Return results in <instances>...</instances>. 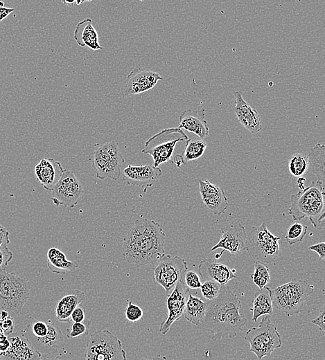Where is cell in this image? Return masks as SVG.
Returning a JSON list of instances; mask_svg holds the SVG:
<instances>
[{"label":"cell","instance_id":"40","mask_svg":"<svg viewBox=\"0 0 325 360\" xmlns=\"http://www.w3.org/2000/svg\"><path fill=\"white\" fill-rule=\"evenodd\" d=\"M1 323V327L5 336H8L12 333L14 330V322L12 318L8 317L3 319H0Z\"/></svg>","mask_w":325,"mask_h":360},{"label":"cell","instance_id":"10","mask_svg":"<svg viewBox=\"0 0 325 360\" xmlns=\"http://www.w3.org/2000/svg\"><path fill=\"white\" fill-rule=\"evenodd\" d=\"M123 163L124 158L115 141L105 143L98 146L94 152L93 167L96 177L101 180L106 178L117 180Z\"/></svg>","mask_w":325,"mask_h":360},{"label":"cell","instance_id":"12","mask_svg":"<svg viewBox=\"0 0 325 360\" xmlns=\"http://www.w3.org/2000/svg\"><path fill=\"white\" fill-rule=\"evenodd\" d=\"M82 192V185L75 174L64 169L60 180L52 190L51 199L57 206L72 208L78 204Z\"/></svg>","mask_w":325,"mask_h":360},{"label":"cell","instance_id":"38","mask_svg":"<svg viewBox=\"0 0 325 360\" xmlns=\"http://www.w3.org/2000/svg\"><path fill=\"white\" fill-rule=\"evenodd\" d=\"M13 258V253L8 246L0 249V271H6L7 266Z\"/></svg>","mask_w":325,"mask_h":360},{"label":"cell","instance_id":"25","mask_svg":"<svg viewBox=\"0 0 325 360\" xmlns=\"http://www.w3.org/2000/svg\"><path fill=\"white\" fill-rule=\"evenodd\" d=\"M73 38L80 46H87L93 51L103 48L99 44L97 31L89 18L78 23L74 30Z\"/></svg>","mask_w":325,"mask_h":360},{"label":"cell","instance_id":"9","mask_svg":"<svg viewBox=\"0 0 325 360\" xmlns=\"http://www.w3.org/2000/svg\"><path fill=\"white\" fill-rule=\"evenodd\" d=\"M85 360H127L121 341L107 329L90 335L85 352Z\"/></svg>","mask_w":325,"mask_h":360},{"label":"cell","instance_id":"49","mask_svg":"<svg viewBox=\"0 0 325 360\" xmlns=\"http://www.w3.org/2000/svg\"><path fill=\"white\" fill-rule=\"evenodd\" d=\"M44 360H64V359H60V357H57L52 358V359H46Z\"/></svg>","mask_w":325,"mask_h":360},{"label":"cell","instance_id":"35","mask_svg":"<svg viewBox=\"0 0 325 360\" xmlns=\"http://www.w3.org/2000/svg\"><path fill=\"white\" fill-rule=\"evenodd\" d=\"M90 325L91 321L89 320L71 323L70 327L67 329V338L73 339L87 335Z\"/></svg>","mask_w":325,"mask_h":360},{"label":"cell","instance_id":"51","mask_svg":"<svg viewBox=\"0 0 325 360\" xmlns=\"http://www.w3.org/2000/svg\"><path fill=\"white\" fill-rule=\"evenodd\" d=\"M0 360H3V359H0Z\"/></svg>","mask_w":325,"mask_h":360},{"label":"cell","instance_id":"42","mask_svg":"<svg viewBox=\"0 0 325 360\" xmlns=\"http://www.w3.org/2000/svg\"><path fill=\"white\" fill-rule=\"evenodd\" d=\"M325 243L324 242L317 243L308 246V249L315 251L319 255V260L322 261L325 258Z\"/></svg>","mask_w":325,"mask_h":360},{"label":"cell","instance_id":"11","mask_svg":"<svg viewBox=\"0 0 325 360\" xmlns=\"http://www.w3.org/2000/svg\"><path fill=\"white\" fill-rule=\"evenodd\" d=\"M186 260L178 255H163L154 269L153 280L160 285L168 296L187 271Z\"/></svg>","mask_w":325,"mask_h":360},{"label":"cell","instance_id":"44","mask_svg":"<svg viewBox=\"0 0 325 360\" xmlns=\"http://www.w3.org/2000/svg\"><path fill=\"white\" fill-rule=\"evenodd\" d=\"M13 11L14 8L5 7L3 2H0V23Z\"/></svg>","mask_w":325,"mask_h":360},{"label":"cell","instance_id":"33","mask_svg":"<svg viewBox=\"0 0 325 360\" xmlns=\"http://www.w3.org/2000/svg\"><path fill=\"white\" fill-rule=\"evenodd\" d=\"M307 229L306 225L296 222L288 228L285 239L290 245L300 242L304 238Z\"/></svg>","mask_w":325,"mask_h":360},{"label":"cell","instance_id":"36","mask_svg":"<svg viewBox=\"0 0 325 360\" xmlns=\"http://www.w3.org/2000/svg\"><path fill=\"white\" fill-rule=\"evenodd\" d=\"M143 315L142 309L137 305L133 304L131 300H128V305L125 309V317L130 322H137Z\"/></svg>","mask_w":325,"mask_h":360},{"label":"cell","instance_id":"6","mask_svg":"<svg viewBox=\"0 0 325 360\" xmlns=\"http://www.w3.org/2000/svg\"><path fill=\"white\" fill-rule=\"evenodd\" d=\"M280 240L281 237L272 234L263 222L258 226H253L247 234L245 249L256 262L268 264L280 254Z\"/></svg>","mask_w":325,"mask_h":360},{"label":"cell","instance_id":"34","mask_svg":"<svg viewBox=\"0 0 325 360\" xmlns=\"http://www.w3.org/2000/svg\"><path fill=\"white\" fill-rule=\"evenodd\" d=\"M221 288V285L210 280L203 281L200 287L203 297L208 301L216 298L220 292Z\"/></svg>","mask_w":325,"mask_h":360},{"label":"cell","instance_id":"1","mask_svg":"<svg viewBox=\"0 0 325 360\" xmlns=\"http://www.w3.org/2000/svg\"><path fill=\"white\" fill-rule=\"evenodd\" d=\"M241 309L237 294L228 286L222 285L218 297L207 301L204 317L197 327L212 333L214 341L234 338L247 323V318L240 312Z\"/></svg>","mask_w":325,"mask_h":360},{"label":"cell","instance_id":"15","mask_svg":"<svg viewBox=\"0 0 325 360\" xmlns=\"http://www.w3.org/2000/svg\"><path fill=\"white\" fill-rule=\"evenodd\" d=\"M163 78L157 72L137 68L132 70L121 85L122 96L136 95L152 89Z\"/></svg>","mask_w":325,"mask_h":360},{"label":"cell","instance_id":"37","mask_svg":"<svg viewBox=\"0 0 325 360\" xmlns=\"http://www.w3.org/2000/svg\"><path fill=\"white\" fill-rule=\"evenodd\" d=\"M183 280L185 285L188 289H199L202 285V280L200 276L194 270L186 271Z\"/></svg>","mask_w":325,"mask_h":360},{"label":"cell","instance_id":"8","mask_svg":"<svg viewBox=\"0 0 325 360\" xmlns=\"http://www.w3.org/2000/svg\"><path fill=\"white\" fill-rule=\"evenodd\" d=\"M188 136L178 127L166 128L148 138L141 152L153 159V166L171 162L175 147L178 142L186 141Z\"/></svg>","mask_w":325,"mask_h":360},{"label":"cell","instance_id":"16","mask_svg":"<svg viewBox=\"0 0 325 360\" xmlns=\"http://www.w3.org/2000/svg\"><path fill=\"white\" fill-rule=\"evenodd\" d=\"M10 347L8 350L0 354L3 360H42V354L37 351L23 332H12L7 336Z\"/></svg>","mask_w":325,"mask_h":360},{"label":"cell","instance_id":"39","mask_svg":"<svg viewBox=\"0 0 325 360\" xmlns=\"http://www.w3.org/2000/svg\"><path fill=\"white\" fill-rule=\"evenodd\" d=\"M71 323L82 322L85 320V309L84 307L80 304L72 312L70 317Z\"/></svg>","mask_w":325,"mask_h":360},{"label":"cell","instance_id":"18","mask_svg":"<svg viewBox=\"0 0 325 360\" xmlns=\"http://www.w3.org/2000/svg\"><path fill=\"white\" fill-rule=\"evenodd\" d=\"M197 271L201 280H213L222 286L226 285L236 277L235 269H231L227 265L213 258L201 260Z\"/></svg>","mask_w":325,"mask_h":360},{"label":"cell","instance_id":"19","mask_svg":"<svg viewBox=\"0 0 325 360\" xmlns=\"http://www.w3.org/2000/svg\"><path fill=\"white\" fill-rule=\"evenodd\" d=\"M162 174L159 168L151 165L135 166L129 165L123 171V179L129 185L141 186L146 192Z\"/></svg>","mask_w":325,"mask_h":360},{"label":"cell","instance_id":"28","mask_svg":"<svg viewBox=\"0 0 325 360\" xmlns=\"http://www.w3.org/2000/svg\"><path fill=\"white\" fill-rule=\"evenodd\" d=\"M207 306V302L189 292L183 316L189 323L198 326L204 317Z\"/></svg>","mask_w":325,"mask_h":360},{"label":"cell","instance_id":"32","mask_svg":"<svg viewBox=\"0 0 325 360\" xmlns=\"http://www.w3.org/2000/svg\"><path fill=\"white\" fill-rule=\"evenodd\" d=\"M253 282L259 288L263 289L270 281V275L266 264L255 262L254 271L250 274Z\"/></svg>","mask_w":325,"mask_h":360},{"label":"cell","instance_id":"17","mask_svg":"<svg viewBox=\"0 0 325 360\" xmlns=\"http://www.w3.org/2000/svg\"><path fill=\"white\" fill-rule=\"evenodd\" d=\"M199 190L205 208L212 213L220 215L228 208V200L223 189L208 180H198Z\"/></svg>","mask_w":325,"mask_h":360},{"label":"cell","instance_id":"29","mask_svg":"<svg viewBox=\"0 0 325 360\" xmlns=\"http://www.w3.org/2000/svg\"><path fill=\"white\" fill-rule=\"evenodd\" d=\"M308 156V168L317 177V181L324 184L325 170V147L321 143H317L312 147Z\"/></svg>","mask_w":325,"mask_h":360},{"label":"cell","instance_id":"41","mask_svg":"<svg viewBox=\"0 0 325 360\" xmlns=\"http://www.w3.org/2000/svg\"><path fill=\"white\" fill-rule=\"evenodd\" d=\"M324 316V305H322L319 309V312L317 317L310 321L312 323L316 325L318 328L323 332L325 330Z\"/></svg>","mask_w":325,"mask_h":360},{"label":"cell","instance_id":"31","mask_svg":"<svg viewBox=\"0 0 325 360\" xmlns=\"http://www.w3.org/2000/svg\"><path fill=\"white\" fill-rule=\"evenodd\" d=\"M308 168L307 155L302 153H295L288 159L290 173L295 177H302Z\"/></svg>","mask_w":325,"mask_h":360},{"label":"cell","instance_id":"2","mask_svg":"<svg viewBox=\"0 0 325 360\" xmlns=\"http://www.w3.org/2000/svg\"><path fill=\"white\" fill-rule=\"evenodd\" d=\"M166 234L154 220L137 219L123 240V255L137 267L156 263L165 255Z\"/></svg>","mask_w":325,"mask_h":360},{"label":"cell","instance_id":"27","mask_svg":"<svg viewBox=\"0 0 325 360\" xmlns=\"http://www.w3.org/2000/svg\"><path fill=\"white\" fill-rule=\"evenodd\" d=\"M46 258L48 268L51 272L57 274H64L67 271H73L78 267L76 262L69 260L65 254L55 247L49 249Z\"/></svg>","mask_w":325,"mask_h":360},{"label":"cell","instance_id":"30","mask_svg":"<svg viewBox=\"0 0 325 360\" xmlns=\"http://www.w3.org/2000/svg\"><path fill=\"white\" fill-rule=\"evenodd\" d=\"M207 146V143L202 139L190 138L186 141L185 148L182 156L186 163L202 156Z\"/></svg>","mask_w":325,"mask_h":360},{"label":"cell","instance_id":"45","mask_svg":"<svg viewBox=\"0 0 325 360\" xmlns=\"http://www.w3.org/2000/svg\"><path fill=\"white\" fill-rule=\"evenodd\" d=\"M10 347V342L5 335L0 336V354L6 352Z\"/></svg>","mask_w":325,"mask_h":360},{"label":"cell","instance_id":"48","mask_svg":"<svg viewBox=\"0 0 325 360\" xmlns=\"http://www.w3.org/2000/svg\"><path fill=\"white\" fill-rule=\"evenodd\" d=\"M306 181V179L303 177H298L297 180V183L300 190L305 188L304 183Z\"/></svg>","mask_w":325,"mask_h":360},{"label":"cell","instance_id":"20","mask_svg":"<svg viewBox=\"0 0 325 360\" xmlns=\"http://www.w3.org/2000/svg\"><path fill=\"white\" fill-rule=\"evenodd\" d=\"M48 332L41 338L25 336L40 354H53L64 346L62 332L51 320H48Z\"/></svg>","mask_w":325,"mask_h":360},{"label":"cell","instance_id":"3","mask_svg":"<svg viewBox=\"0 0 325 360\" xmlns=\"http://www.w3.org/2000/svg\"><path fill=\"white\" fill-rule=\"evenodd\" d=\"M324 184L313 181L310 186L292 195L288 213L297 222L308 217L312 225L317 229L324 227Z\"/></svg>","mask_w":325,"mask_h":360},{"label":"cell","instance_id":"7","mask_svg":"<svg viewBox=\"0 0 325 360\" xmlns=\"http://www.w3.org/2000/svg\"><path fill=\"white\" fill-rule=\"evenodd\" d=\"M270 317L263 316L258 326L248 329L244 336L249 343V352L254 353L258 360L270 357L274 350L282 345L281 336Z\"/></svg>","mask_w":325,"mask_h":360},{"label":"cell","instance_id":"47","mask_svg":"<svg viewBox=\"0 0 325 360\" xmlns=\"http://www.w3.org/2000/svg\"><path fill=\"white\" fill-rule=\"evenodd\" d=\"M140 360H168V359L165 356L157 355L145 357Z\"/></svg>","mask_w":325,"mask_h":360},{"label":"cell","instance_id":"14","mask_svg":"<svg viewBox=\"0 0 325 360\" xmlns=\"http://www.w3.org/2000/svg\"><path fill=\"white\" fill-rule=\"evenodd\" d=\"M220 231L222 235L220 240L211 249L210 252L222 249L218 254L220 258L225 251L234 255L245 249L247 233L239 221H230Z\"/></svg>","mask_w":325,"mask_h":360},{"label":"cell","instance_id":"5","mask_svg":"<svg viewBox=\"0 0 325 360\" xmlns=\"http://www.w3.org/2000/svg\"><path fill=\"white\" fill-rule=\"evenodd\" d=\"M315 287L307 281L293 278L271 291L273 307L287 316L301 312L307 298L314 291Z\"/></svg>","mask_w":325,"mask_h":360},{"label":"cell","instance_id":"50","mask_svg":"<svg viewBox=\"0 0 325 360\" xmlns=\"http://www.w3.org/2000/svg\"><path fill=\"white\" fill-rule=\"evenodd\" d=\"M4 335L2 327H1V323L0 321V336Z\"/></svg>","mask_w":325,"mask_h":360},{"label":"cell","instance_id":"21","mask_svg":"<svg viewBox=\"0 0 325 360\" xmlns=\"http://www.w3.org/2000/svg\"><path fill=\"white\" fill-rule=\"evenodd\" d=\"M234 96L236 100L234 111L240 123L252 134L259 132L262 123L257 111L243 99L240 91H234Z\"/></svg>","mask_w":325,"mask_h":360},{"label":"cell","instance_id":"22","mask_svg":"<svg viewBox=\"0 0 325 360\" xmlns=\"http://www.w3.org/2000/svg\"><path fill=\"white\" fill-rule=\"evenodd\" d=\"M37 180L42 187L52 191L60 180L64 168L61 163L53 159H42L35 167Z\"/></svg>","mask_w":325,"mask_h":360},{"label":"cell","instance_id":"4","mask_svg":"<svg viewBox=\"0 0 325 360\" xmlns=\"http://www.w3.org/2000/svg\"><path fill=\"white\" fill-rule=\"evenodd\" d=\"M30 282L14 272L0 271V312L17 316L30 296Z\"/></svg>","mask_w":325,"mask_h":360},{"label":"cell","instance_id":"43","mask_svg":"<svg viewBox=\"0 0 325 360\" xmlns=\"http://www.w3.org/2000/svg\"><path fill=\"white\" fill-rule=\"evenodd\" d=\"M9 231L0 224V249L6 247L10 244Z\"/></svg>","mask_w":325,"mask_h":360},{"label":"cell","instance_id":"23","mask_svg":"<svg viewBox=\"0 0 325 360\" xmlns=\"http://www.w3.org/2000/svg\"><path fill=\"white\" fill-rule=\"evenodd\" d=\"M181 129H185L197 135L204 140L209 134L207 122L205 120L204 109L200 110L186 109L179 116V125Z\"/></svg>","mask_w":325,"mask_h":360},{"label":"cell","instance_id":"46","mask_svg":"<svg viewBox=\"0 0 325 360\" xmlns=\"http://www.w3.org/2000/svg\"><path fill=\"white\" fill-rule=\"evenodd\" d=\"M171 162L174 163L177 167H180L182 164H186L182 154H176L172 159Z\"/></svg>","mask_w":325,"mask_h":360},{"label":"cell","instance_id":"13","mask_svg":"<svg viewBox=\"0 0 325 360\" xmlns=\"http://www.w3.org/2000/svg\"><path fill=\"white\" fill-rule=\"evenodd\" d=\"M189 292L188 288L185 285L182 279L177 283L168 295L166 300L168 316L161 323L159 329L162 335H166L173 323L179 320L183 316Z\"/></svg>","mask_w":325,"mask_h":360},{"label":"cell","instance_id":"26","mask_svg":"<svg viewBox=\"0 0 325 360\" xmlns=\"http://www.w3.org/2000/svg\"><path fill=\"white\" fill-rule=\"evenodd\" d=\"M271 291L270 287L265 286L254 293L252 307L250 308L252 312V321L256 322L261 316H271L273 314Z\"/></svg>","mask_w":325,"mask_h":360},{"label":"cell","instance_id":"24","mask_svg":"<svg viewBox=\"0 0 325 360\" xmlns=\"http://www.w3.org/2000/svg\"><path fill=\"white\" fill-rule=\"evenodd\" d=\"M85 298V293L78 289H72L62 296L55 307V316L59 322L71 323V314Z\"/></svg>","mask_w":325,"mask_h":360}]
</instances>
